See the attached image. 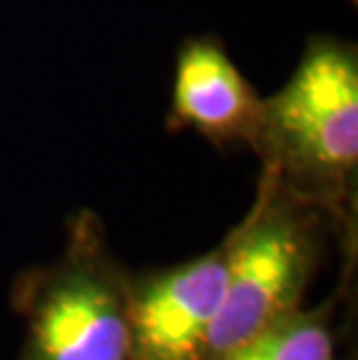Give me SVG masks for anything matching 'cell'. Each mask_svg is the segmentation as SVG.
<instances>
[{
    "mask_svg": "<svg viewBox=\"0 0 358 360\" xmlns=\"http://www.w3.org/2000/svg\"><path fill=\"white\" fill-rule=\"evenodd\" d=\"M256 151L265 174L349 224L358 170V56L354 44L309 42L293 77L263 101Z\"/></svg>",
    "mask_w": 358,
    "mask_h": 360,
    "instance_id": "1",
    "label": "cell"
},
{
    "mask_svg": "<svg viewBox=\"0 0 358 360\" xmlns=\"http://www.w3.org/2000/svg\"><path fill=\"white\" fill-rule=\"evenodd\" d=\"M128 283L101 219L75 214L63 254L12 286V307L24 321L17 360H126Z\"/></svg>",
    "mask_w": 358,
    "mask_h": 360,
    "instance_id": "2",
    "label": "cell"
},
{
    "mask_svg": "<svg viewBox=\"0 0 358 360\" xmlns=\"http://www.w3.org/2000/svg\"><path fill=\"white\" fill-rule=\"evenodd\" d=\"M324 207L265 174L256 202L226 242V283L210 337V360L302 307L321 265Z\"/></svg>",
    "mask_w": 358,
    "mask_h": 360,
    "instance_id": "3",
    "label": "cell"
},
{
    "mask_svg": "<svg viewBox=\"0 0 358 360\" xmlns=\"http://www.w3.org/2000/svg\"><path fill=\"white\" fill-rule=\"evenodd\" d=\"M226 283V242L186 263L128 283L126 360H210Z\"/></svg>",
    "mask_w": 358,
    "mask_h": 360,
    "instance_id": "4",
    "label": "cell"
},
{
    "mask_svg": "<svg viewBox=\"0 0 358 360\" xmlns=\"http://www.w3.org/2000/svg\"><path fill=\"white\" fill-rule=\"evenodd\" d=\"M263 101L217 37H196L179 49L170 107L174 128H191L217 147L256 149Z\"/></svg>",
    "mask_w": 358,
    "mask_h": 360,
    "instance_id": "5",
    "label": "cell"
},
{
    "mask_svg": "<svg viewBox=\"0 0 358 360\" xmlns=\"http://www.w3.org/2000/svg\"><path fill=\"white\" fill-rule=\"evenodd\" d=\"M212 360H338L335 300L286 314Z\"/></svg>",
    "mask_w": 358,
    "mask_h": 360,
    "instance_id": "6",
    "label": "cell"
}]
</instances>
